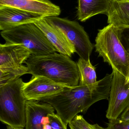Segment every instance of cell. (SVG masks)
Returning <instances> with one entry per match:
<instances>
[{
	"label": "cell",
	"instance_id": "cell-1",
	"mask_svg": "<svg viewBox=\"0 0 129 129\" xmlns=\"http://www.w3.org/2000/svg\"><path fill=\"white\" fill-rule=\"evenodd\" d=\"M113 74H106L95 83L67 87L61 92L40 101L50 104L66 125L80 113H85L96 102L108 100Z\"/></svg>",
	"mask_w": 129,
	"mask_h": 129
},
{
	"label": "cell",
	"instance_id": "cell-2",
	"mask_svg": "<svg viewBox=\"0 0 129 129\" xmlns=\"http://www.w3.org/2000/svg\"><path fill=\"white\" fill-rule=\"evenodd\" d=\"M29 74L45 77L68 87L79 85L80 74L77 63L70 57L55 53L44 56L31 55L25 62Z\"/></svg>",
	"mask_w": 129,
	"mask_h": 129
},
{
	"label": "cell",
	"instance_id": "cell-3",
	"mask_svg": "<svg viewBox=\"0 0 129 129\" xmlns=\"http://www.w3.org/2000/svg\"><path fill=\"white\" fill-rule=\"evenodd\" d=\"M118 31V27L112 23L99 29L94 47L104 62L127 79L129 75V56L119 39Z\"/></svg>",
	"mask_w": 129,
	"mask_h": 129
},
{
	"label": "cell",
	"instance_id": "cell-4",
	"mask_svg": "<svg viewBox=\"0 0 129 129\" xmlns=\"http://www.w3.org/2000/svg\"><path fill=\"white\" fill-rule=\"evenodd\" d=\"M24 82L17 80L0 86V120L6 125L25 127L27 100Z\"/></svg>",
	"mask_w": 129,
	"mask_h": 129
},
{
	"label": "cell",
	"instance_id": "cell-5",
	"mask_svg": "<svg viewBox=\"0 0 129 129\" xmlns=\"http://www.w3.org/2000/svg\"><path fill=\"white\" fill-rule=\"evenodd\" d=\"M1 34L5 43L22 45L28 49L32 55L44 56L57 51L43 32L34 23L1 31Z\"/></svg>",
	"mask_w": 129,
	"mask_h": 129
},
{
	"label": "cell",
	"instance_id": "cell-6",
	"mask_svg": "<svg viewBox=\"0 0 129 129\" xmlns=\"http://www.w3.org/2000/svg\"><path fill=\"white\" fill-rule=\"evenodd\" d=\"M45 18L50 24L63 34L73 46L75 53L80 58L86 60H90L94 46L83 26L76 21L58 16L47 17Z\"/></svg>",
	"mask_w": 129,
	"mask_h": 129
},
{
	"label": "cell",
	"instance_id": "cell-7",
	"mask_svg": "<svg viewBox=\"0 0 129 129\" xmlns=\"http://www.w3.org/2000/svg\"><path fill=\"white\" fill-rule=\"evenodd\" d=\"M109 96L106 117L109 120L116 119L129 107V82L126 77L115 70Z\"/></svg>",
	"mask_w": 129,
	"mask_h": 129
},
{
	"label": "cell",
	"instance_id": "cell-8",
	"mask_svg": "<svg viewBox=\"0 0 129 129\" xmlns=\"http://www.w3.org/2000/svg\"><path fill=\"white\" fill-rule=\"evenodd\" d=\"M42 76H32L28 82L24 83L23 92L27 101H41L58 94L66 87Z\"/></svg>",
	"mask_w": 129,
	"mask_h": 129
},
{
	"label": "cell",
	"instance_id": "cell-9",
	"mask_svg": "<svg viewBox=\"0 0 129 129\" xmlns=\"http://www.w3.org/2000/svg\"><path fill=\"white\" fill-rule=\"evenodd\" d=\"M44 17L10 6L0 5V30L6 31L34 23Z\"/></svg>",
	"mask_w": 129,
	"mask_h": 129
},
{
	"label": "cell",
	"instance_id": "cell-10",
	"mask_svg": "<svg viewBox=\"0 0 129 129\" xmlns=\"http://www.w3.org/2000/svg\"><path fill=\"white\" fill-rule=\"evenodd\" d=\"M0 5L10 6L44 17L58 16L60 8L49 0H0Z\"/></svg>",
	"mask_w": 129,
	"mask_h": 129
},
{
	"label": "cell",
	"instance_id": "cell-11",
	"mask_svg": "<svg viewBox=\"0 0 129 129\" xmlns=\"http://www.w3.org/2000/svg\"><path fill=\"white\" fill-rule=\"evenodd\" d=\"M44 34L48 40L60 53L70 57L75 53V48L63 33L50 24L45 17L34 23Z\"/></svg>",
	"mask_w": 129,
	"mask_h": 129
},
{
	"label": "cell",
	"instance_id": "cell-12",
	"mask_svg": "<svg viewBox=\"0 0 129 129\" xmlns=\"http://www.w3.org/2000/svg\"><path fill=\"white\" fill-rule=\"evenodd\" d=\"M55 110L51 105L46 102L35 100L27 101L25 129H43L44 118L54 113Z\"/></svg>",
	"mask_w": 129,
	"mask_h": 129
},
{
	"label": "cell",
	"instance_id": "cell-13",
	"mask_svg": "<svg viewBox=\"0 0 129 129\" xmlns=\"http://www.w3.org/2000/svg\"><path fill=\"white\" fill-rule=\"evenodd\" d=\"M32 55L30 51L22 45L0 44V67L22 65Z\"/></svg>",
	"mask_w": 129,
	"mask_h": 129
},
{
	"label": "cell",
	"instance_id": "cell-14",
	"mask_svg": "<svg viewBox=\"0 0 129 129\" xmlns=\"http://www.w3.org/2000/svg\"><path fill=\"white\" fill-rule=\"evenodd\" d=\"M114 0H78V20L84 22L95 15H107Z\"/></svg>",
	"mask_w": 129,
	"mask_h": 129
},
{
	"label": "cell",
	"instance_id": "cell-15",
	"mask_svg": "<svg viewBox=\"0 0 129 129\" xmlns=\"http://www.w3.org/2000/svg\"><path fill=\"white\" fill-rule=\"evenodd\" d=\"M107 16L108 24L119 28L129 27V2L114 0Z\"/></svg>",
	"mask_w": 129,
	"mask_h": 129
},
{
	"label": "cell",
	"instance_id": "cell-16",
	"mask_svg": "<svg viewBox=\"0 0 129 129\" xmlns=\"http://www.w3.org/2000/svg\"><path fill=\"white\" fill-rule=\"evenodd\" d=\"M76 63L80 74L79 85H92L97 81L95 68L91 64L90 60H86L80 58Z\"/></svg>",
	"mask_w": 129,
	"mask_h": 129
},
{
	"label": "cell",
	"instance_id": "cell-17",
	"mask_svg": "<svg viewBox=\"0 0 129 129\" xmlns=\"http://www.w3.org/2000/svg\"><path fill=\"white\" fill-rule=\"evenodd\" d=\"M28 68L25 65L0 67V86L17 80L20 77L29 74Z\"/></svg>",
	"mask_w": 129,
	"mask_h": 129
},
{
	"label": "cell",
	"instance_id": "cell-18",
	"mask_svg": "<svg viewBox=\"0 0 129 129\" xmlns=\"http://www.w3.org/2000/svg\"><path fill=\"white\" fill-rule=\"evenodd\" d=\"M43 129H67V125L57 114H49L44 118Z\"/></svg>",
	"mask_w": 129,
	"mask_h": 129
},
{
	"label": "cell",
	"instance_id": "cell-19",
	"mask_svg": "<svg viewBox=\"0 0 129 129\" xmlns=\"http://www.w3.org/2000/svg\"><path fill=\"white\" fill-rule=\"evenodd\" d=\"M70 129H105L98 124H91L88 122L83 116L76 115L68 123Z\"/></svg>",
	"mask_w": 129,
	"mask_h": 129
},
{
	"label": "cell",
	"instance_id": "cell-20",
	"mask_svg": "<svg viewBox=\"0 0 129 129\" xmlns=\"http://www.w3.org/2000/svg\"><path fill=\"white\" fill-rule=\"evenodd\" d=\"M118 37L129 56V27L118 28ZM129 82V75L126 82Z\"/></svg>",
	"mask_w": 129,
	"mask_h": 129
},
{
	"label": "cell",
	"instance_id": "cell-21",
	"mask_svg": "<svg viewBox=\"0 0 129 129\" xmlns=\"http://www.w3.org/2000/svg\"><path fill=\"white\" fill-rule=\"evenodd\" d=\"M106 129H129V122L123 121L118 118L109 120Z\"/></svg>",
	"mask_w": 129,
	"mask_h": 129
},
{
	"label": "cell",
	"instance_id": "cell-22",
	"mask_svg": "<svg viewBox=\"0 0 129 129\" xmlns=\"http://www.w3.org/2000/svg\"><path fill=\"white\" fill-rule=\"evenodd\" d=\"M119 118L123 121L129 122V107L126 109Z\"/></svg>",
	"mask_w": 129,
	"mask_h": 129
},
{
	"label": "cell",
	"instance_id": "cell-23",
	"mask_svg": "<svg viewBox=\"0 0 129 129\" xmlns=\"http://www.w3.org/2000/svg\"><path fill=\"white\" fill-rule=\"evenodd\" d=\"M24 127L21 126H13L7 125V129H24Z\"/></svg>",
	"mask_w": 129,
	"mask_h": 129
},
{
	"label": "cell",
	"instance_id": "cell-24",
	"mask_svg": "<svg viewBox=\"0 0 129 129\" xmlns=\"http://www.w3.org/2000/svg\"><path fill=\"white\" fill-rule=\"evenodd\" d=\"M120 1H124L129 2V0H120Z\"/></svg>",
	"mask_w": 129,
	"mask_h": 129
},
{
	"label": "cell",
	"instance_id": "cell-25",
	"mask_svg": "<svg viewBox=\"0 0 129 129\" xmlns=\"http://www.w3.org/2000/svg\"></svg>",
	"mask_w": 129,
	"mask_h": 129
}]
</instances>
